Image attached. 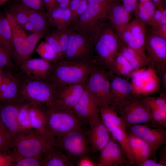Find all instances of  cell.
Instances as JSON below:
<instances>
[{"label":"cell","mask_w":166,"mask_h":166,"mask_svg":"<svg viewBox=\"0 0 166 166\" xmlns=\"http://www.w3.org/2000/svg\"><path fill=\"white\" fill-rule=\"evenodd\" d=\"M137 0H122V5L125 10L129 13L134 12Z\"/></svg>","instance_id":"816d5d0a"},{"label":"cell","mask_w":166,"mask_h":166,"mask_svg":"<svg viewBox=\"0 0 166 166\" xmlns=\"http://www.w3.org/2000/svg\"><path fill=\"white\" fill-rule=\"evenodd\" d=\"M1 11L0 10V15ZM1 28H0V44L1 45Z\"/></svg>","instance_id":"be15d7a7"},{"label":"cell","mask_w":166,"mask_h":166,"mask_svg":"<svg viewBox=\"0 0 166 166\" xmlns=\"http://www.w3.org/2000/svg\"><path fill=\"white\" fill-rule=\"evenodd\" d=\"M111 137L120 145L130 165H135L129 145L127 128L115 125H105Z\"/></svg>","instance_id":"d4e9b609"},{"label":"cell","mask_w":166,"mask_h":166,"mask_svg":"<svg viewBox=\"0 0 166 166\" xmlns=\"http://www.w3.org/2000/svg\"><path fill=\"white\" fill-rule=\"evenodd\" d=\"M11 56L8 51L0 44V69L3 70L10 66Z\"/></svg>","instance_id":"ee69618b"},{"label":"cell","mask_w":166,"mask_h":166,"mask_svg":"<svg viewBox=\"0 0 166 166\" xmlns=\"http://www.w3.org/2000/svg\"><path fill=\"white\" fill-rule=\"evenodd\" d=\"M140 166H161L160 165L156 160L148 159L144 161Z\"/></svg>","instance_id":"9f6ffc18"},{"label":"cell","mask_w":166,"mask_h":166,"mask_svg":"<svg viewBox=\"0 0 166 166\" xmlns=\"http://www.w3.org/2000/svg\"><path fill=\"white\" fill-rule=\"evenodd\" d=\"M81 0H71L69 6V8L72 13V17L77 10Z\"/></svg>","instance_id":"f5cc1de1"},{"label":"cell","mask_w":166,"mask_h":166,"mask_svg":"<svg viewBox=\"0 0 166 166\" xmlns=\"http://www.w3.org/2000/svg\"><path fill=\"white\" fill-rule=\"evenodd\" d=\"M13 166H42V157H24L11 150Z\"/></svg>","instance_id":"d590c367"},{"label":"cell","mask_w":166,"mask_h":166,"mask_svg":"<svg viewBox=\"0 0 166 166\" xmlns=\"http://www.w3.org/2000/svg\"><path fill=\"white\" fill-rule=\"evenodd\" d=\"M54 62L43 58L30 59L20 65L21 72L31 80L46 81Z\"/></svg>","instance_id":"9a60e30c"},{"label":"cell","mask_w":166,"mask_h":166,"mask_svg":"<svg viewBox=\"0 0 166 166\" xmlns=\"http://www.w3.org/2000/svg\"><path fill=\"white\" fill-rule=\"evenodd\" d=\"M51 144L73 162L88 155L91 151L87 134L81 127L54 137L51 140Z\"/></svg>","instance_id":"8992f818"},{"label":"cell","mask_w":166,"mask_h":166,"mask_svg":"<svg viewBox=\"0 0 166 166\" xmlns=\"http://www.w3.org/2000/svg\"><path fill=\"white\" fill-rule=\"evenodd\" d=\"M152 122L151 124L166 127V107L158 108L150 110Z\"/></svg>","instance_id":"ab89813d"},{"label":"cell","mask_w":166,"mask_h":166,"mask_svg":"<svg viewBox=\"0 0 166 166\" xmlns=\"http://www.w3.org/2000/svg\"><path fill=\"white\" fill-rule=\"evenodd\" d=\"M128 134L129 145L135 164L140 166L143 162L151 158L155 153L144 141L128 132Z\"/></svg>","instance_id":"cb8c5ba5"},{"label":"cell","mask_w":166,"mask_h":166,"mask_svg":"<svg viewBox=\"0 0 166 166\" xmlns=\"http://www.w3.org/2000/svg\"><path fill=\"white\" fill-rule=\"evenodd\" d=\"M85 86L86 89L97 101L99 107L108 105L111 94L107 69L97 64L86 81Z\"/></svg>","instance_id":"30bf717a"},{"label":"cell","mask_w":166,"mask_h":166,"mask_svg":"<svg viewBox=\"0 0 166 166\" xmlns=\"http://www.w3.org/2000/svg\"><path fill=\"white\" fill-rule=\"evenodd\" d=\"M154 4L155 7L157 8L163 7L162 0H151Z\"/></svg>","instance_id":"91938a15"},{"label":"cell","mask_w":166,"mask_h":166,"mask_svg":"<svg viewBox=\"0 0 166 166\" xmlns=\"http://www.w3.org/2000/svg\"><path fill=\"white\" fill-rule=\"evenodd\" d=\"M88 4L87 0H81L77 10L72 17L71 24L75 22L85 11L87 7Z\"/></svg>","instance_id":"c3c4849f"},{"label":"cell","mask_w":166,"mask_h":166,"mask_svg":"<svg viewBox=\"0 0 166 166\" xmlns=\"http://www.w3.org/2000/svg\"><path fill=\"white\" fill-rule=\"evenodd\" d=\"M1 28V45L6 49L12 55V32L9 20L6 15L1 12L0 15Z\"/></svg>","instance_id":"4dcf8cb0"},{"label":"cell","mask_w":166,"mask_h":166,"mask_svg":"<svg viewBox=\"0 0 166 166\" xmlns=\"http://www.w3.org/2000/svg\"><path fill=\"white\" fill-rule=\"evenodd\" d=\"M97 166H116L130 165L118 144L111 137L100 151Z\"/></svg>","instance_id":"2e32d148"},{"label":"cell","mask_w":166,"mask_h":166,"mask_svg":"<svg viewBox=\"0 0 166 166\" xmlns=\"http://www.w3.org/2000/svg\"><path fill=\"white\" fill-rule=\"evenodd\" d=\"M27 113L26 129L34 130L45 134L46 115L43 107L29 102Z\"/></svg>","instance_id":"603a6c76"},{"label":"cell","mask_w":166,"mask_h":166,"mask_svg":"<svg viewBox=\"0 0 166 166\" xmlns=\"http://www.w3.org/2000/svg\"><path fill=\"white\" fill-rule=\"evenodd\" d=\"M94 60L108 70L119 53L122 43L110 24L105 23L92 38Z\"/></svg>","instance_id":"7a4b0ae2"},{"label":"cell","mask_w":166,"mask_h":166,"mask_svg":"<svg viewBox=\"0 0 166 166\" xmlns=\"http://www.w3.org/2000/svg\"><path fill=\"white\" fill-rule=\"evenodd\" d=\"M156 73L160 82V94L166 93V68Z\"/></svg>","instance_id":"7dc6e473"},{"label":"cell","mask_w":166,"mask_h":166,"mask_svg":"<svg viewBox=\"0 0 166 166\" xmlns=\"http://www.w3.org/2000/svg\"><path fill=\"white\" fill-rule=\"evenodd\" d=\"M88 122L89 127L86 134L91 150L93 153L100 152L110 140V134L99 115L92 117Z\"/></svg>","instance_id":"5bb4252c"},{"label":"cell","mask_w":166,"mask_h":166,"mask_svg":"<svg viewBox=\"0 0 166 166\" xmlns=\"http://www.w3.org/2000/svg\"><path fill=\"white\" fill-rule=\"evenodd\" d=\"M19 107V103L0 105V120L12 137L22 131L18 120Z\"/></svg>","instance_id":"44dd1931"},{"label":"cell","mask_w":166,"mask_h":166,"mask_svg":"<svg viewBox=\"0 0 166 166\" xmlns=\"http://www.w3.org/2000/svg\"><path fill=\"white\" fill-rule=\"evenodd\" d=\"M97 65L94 60H61L54 63L51 72L46 81L55 89L85 82Z\"/></svg>","instance_id":"6da1fadb"},{"label":"cell","mask_w":166,"mask_h":166,"mask_svg":"<svg viewBox=\"0 0 166 166\" xmlns=\"http://www.w3.org/2000/svg\"><path fill=\"white\" fill-rule=\"evenodd\" d=\"M37 53L42 58L54 63L60 61L56 52L49 44L42 42L36 48Z\"/></svg>","instance_id":"8d00e7d4"},{"label":"cell","mask_w":166,"mask_h":166,"mask_svg":"<svg viewBox=\"0 0 166 166\" xmlns=\"http://www.w3.org/2000/svg\"><path fill=\"white\" fill-rule=\"evenodd\" d=\"M10 151L0 152V166H13V158Z\"/></svg>","instance_id":"bcb514c9"},{"label":"cell","mask_w":166,"mask_h":166,"mask_svg":"<svg viewBox=\"0 0 166 166\" xmlns=\"http://www.w3.org/2000/svg\"><path fill=\"white\" fill-rule=\"evenodd\" d=\"M6 15L9 20L11 28L13 50L14 49L23 42L28 35L22 26L17 23L9 13L6 12Z\"/></svg>","instance_id":"e575fe53"},{"label":"cell","mask_w":166,"mask_h":166,"mask_svg":"<svg viewBox=\"0 0 166 166\" xmlns=\"http://www.w3.org/2000/svg\"><path fill=\"white\" fill-rule=\"evenodd\" d=\"M13 137L0 120V152H7L12 147Z\"/></svg>","instance_id":"74e56055"},{"label":"cell","mask_w":166,"mask_h":166,"mask_svg":"<svg viewBox=\"0 0 166 166\" xmlns=\"http://www.w3.org/2000/svg\"><path fill=\"white\" fill-rule=\"evenodd\" d=\"M21 26L25 31H28L31 34L36 33L33 26L29 21Z\"/></svg>","instance_id":"6f0895ef"},{"label":"cell","mask_w":166,"mask_h":166,"mask_svg":"<svg viewBox=\"0 0 166 166\" xmlns=\"http://www.w3.org/2000/svg\"><path fill=\"white\" fill-rule=\"evenodd\" d=\"M27 15L28 21L33 26L36 33L45 34L50 26L46 12L28 8Z\"/></svg>","instance_id":"83f0119b"},{"label":"cell","mask_w":166,"mask_h":166,"mask_svg":"<svg viewBox=\"0 0 166 166\" xmlns=\"http://www.w3.org/2000/svg\"><path fill=\"white\" fill-rule=\"evenodd\" d=\"M140 2H142V1H148V0H139Z\"/></svg>","instance_id":"e7e4bbea"},{"label":"cell","mask_w":166,"mask_h":166,"mask_svg":"<svg viewBox=\"0 0 166 166\" xmlns=\"http://www.w3.org/2000/svg\"><path fill=\"white\" fill-rule=\"evenodd\" d=\"M55 89L45 81L31 80L25 82L20 91L21 101H26L43 107L53 105Z\"/></svg>","instance_id":"ba28073f"},{"label":"cell","mask_w":166,"mask_h":166,"mask_svg":"<svg viewBox=\"0 0 166 166\" xmlns=\"http://www.w3.org/2000/svg\"><path fill=\"white\" fill-rule=\"evenodd\" d=\"M94 55L92 39L71 27L68 44L62 60L74 61L94 60Z\"/></svg>","instance_id":"9c48e42d"},{"label":"cell","mask_w":166,"mask_h":166,"mask_svg":"<svg viewBox=\"0 0 166 166\" xmlns=\"http://www.w3.org/2000/svg\"><path fill=\"white\" fill-rule=\"evenodd\" d=\"M111 3H88L85 11L71 24V28L92 39L108 20L109 9Z\"/></svg>","instance_id":"5b68a950"},{"label":"cell","mask_w":166,"mask_h":166,"mask_svg":"<svg viewBox=\"0 0 166 166\" xmlns=\"http://www.w3.org/2000/svg\"><path fill=\"white\" fill-rule=\"evenodd\" d=\"M165 128L152 124H137L127 127L129 133L141 139L150 146L155 153L166 142Z\"/></svg>","instance_id":"8fae6325"},{"label":"cell","mask_w":166,"mask_h":166,"mask_svg":"<svg viewBox=\"0 0 166 166\" xmlns=\"http://www.w3.org/2000/svg\"><path fill=\"white\" fill-rule=\"evenodd\" d=\"M70 30V26L62 29H56L55 30L63 56L66 49Z\"/></svg>","instance_id":"b9f144b4"},{"label":"cell","mask_w":166,"mask_h":166,"mask_svg":"<svg viewBox=\"0 0 166 166\" xmlns=\"http://www.w3.org/2000/svg\"><path fill=\"white\" fill-rule=\"evenodd\" d=\"M18 89V80L12 75L5 89L0 94V101L4 103H19L20 102L17 98Z\"/></svg>","instance_id":"1f68e13d"},{"label":"cell","mask_w":166,"mask_h":166,"mask_svg":"<svg viewBox=\"0 0 166 166\" xmlns=\"http://www.w3.org/2000/svg\"><path fill=\"white\" fill-rule=\"evenodd\" d=\"M108 71L125 78L130 77L134 71L128 61L120 53L115 57Z\"/></svg>","instance_id":"f546056e"},{"label":"cell","mask_w":166,"mask_h":166,"mask_svg":"<svg viewBox=\"0 0 166 166\" xmlns=\"http://www.w3.org/2000/svg\"><path fill=\"white\" fill-rule=\"evenodd\" d=\"M166 24V10L163 7L157 8L148 24L151 27Z\"/></svg>","instance_id":"7bdbcfd3"},{"label":"cell","mask_w":166,"mask_h":166,"mask_svg":"<svg viewBox=\"0 0 166 166\" xmlns=\"http://www.w3.org/2000/svg\"><path fill=\"white\" fill-rule=\"evenodd\" d=\"M77 164L78 166H97V163L94 162L88 155L80 157L77 160Z\"/></svg>","instance_id":"f907efd6"},{"label":"cell","mask_w":166,"mask_h":166,"mask_svg":"<svg viewBox=\"0 0 166 166\" xmlns=\"http://www.w3.org/2000/svg\"><path fill=\"white\" fill-rule=\"evenodd\" d=\"M131 18L130 14L125 10L118 0L114 1L110 5L108 20L117 34L128 25Z\"/></svg>","instance_id":"ffe728a7"},{"label":"cell","mask_w":166,"mask_h":166,"mask_svg":"<svg viewBox=\"0 0 166 166\" xmlns=\"http://www.w3.org/2000/svg\"><path fill=\"white\" fill-rule=\"evenodd\" d=\"M145 49L155 72L166 68V39L146 31Z\"/></svg>","instance_id":"7c38bea8"},{"label":"cell","mask_w":166,"mask_h":166,"mask_svg":"<svg viewBox=\"0 0 166 166\" xmlns=\"http://www.w3.org/2000/svg\"><path fill=\"white\" fill-rule=\"evenodd\" d=\"M44 108L46 115V133L51 142L54 137L81 127V121L72 110L53 106Z\"/></svg>","instance_id":"277c9868"},{"label":"cell","mask_w":166,"mask_h":166,"mask_svg":"<svg viewBox=\"0 0 166 166\" xmlns=\"http://www.w3.org/2000/svg\"><path fill=\"white\" fill-rule=\"evenodd\" d=\"M28 7L21 3L17 2L12 4L6 11L19 25L22 26L28 21Z\"/></svg>","instance_id":"836d02e7"},{"label":"cell","mask_w":166,"mask_h":166,"mask_svg":"<svg viewBox=\"0 0 166 166\" xmlns=\"http://www.w3.org/2000/svg\"><path fill=\"white\" fill-rule=\"evenodd\" d=\"M109 71L112 100L111 105L113 107L134 95L132 85L127 79Z\"/></svg>","instance_id":"ac0fdd59"},{"label":"cell","mask_w":166,"mask_h":166,"mask_svg":"<svg viewBox=\"0 0 166 166\" xmlns=\"http://www.w3.org/2000/svg\"><path fill=\"white\" fill-rule=\"evenodd\" d=\"M126 126L149 124L152 122L150 109L140 97L133 95L113 107Z\"/></svg>","instance_id":"52a82bcc"},{"label":"cell","mask_w":166,"mask_h":166,"mask_svg":"<svg viewBox=\"0 0 166 166\" xmlns=\"http://www.w3.org/2000/svg\"><path fill=\"white\" fill-rule=\"evenodd\" d=\"M45 8L46 9V12H48L54 7L55 0H42Z\"/></svg>","instance_id":"11a10c76"},{"label":"cell","mask_w":166,"mask_h":166,"mask_svg":"<svg viewBox=\"0 0 166 166\" xmlns=\"http://www.w3.org/2000/svg\"><path fill=\"white\" fill-rule=\"evenodd\" d=\"M140 98L150 110L156 108L166 107V93L161 94L157 97L147 96Z\"/></svg>","instance_id":"f35d334b"},{"label":"cell","mask_w":166,"mask_h":166,"mask_svg":"<svg viewBox=\"0 0 166 166\" xmlns=\"http://www.w3.org/2000/svg\"><path fill=\"white\" fill-rule=\"evenodd\" d=\"M0 104H1L0 103Z\"/></svg>","instance_id":"03108f58"},{"label":"cell","mask_w":166,"mask_h":166,"mask_svg":"<svg viewBox=\"0 0 166 166\" xmlns=\"http://www.w3.org/2000/svg\"><path fill=\"white\" fill-rule=\"evenodd\" d=\"M72 110L81 121H87L99 115V105L96 99L85 88Z\"/></svg>","instance_id":"e0dca14e"},{"label":"cell","mask_w":166,"mask_h":166,"mask_svg":"<svg viewBox=\"0 0 166 166\" xmlns=\"http://www.w3.org/2000/svg\"><path fill=\"white\" fill-rule=\"evenodd\" d=\"M146 25L136 17L130 22L129 25L131 30V37L126 46L148 58L145 49Z\"/></svg>","instance_id":"d6986e66"},{"label":"cell","mask_w":166,"mask_h":166,"mask_svg":"<svg viewBox=\"0 0 166 166\" xmlns=\"http://www.w3.org/2000/svg\"><path fill=\"white\" fill-rule=\"evenodd\" d=\"M119 53L128 61L134 71L147 66H150L148 58L123 44Z\"/></svg>","instance_id":"f1b7e54d"},{"label":"cell","mask_w":166,"mask_h":166,"mask_svg":"<svg viewBox=\"0 0 166 166\" xmlns=\"http://www.w3.org/2000/svg\"><path fill=\"white\" fill-rule=\"evenodd\" d=\"M156 7L152 0L137 3L134 12L135 17L148 24L156 10Z\"/></svg>","instance_id":"d6a6232c"},{"label":"cell","mask_w":166,"mask_h":166,"mask_svg":"<svg viewBox=\"0 0 166 166\" xmlns=\"http://www.w3.org/2000/svg\"><path fill=\"white\" fill-rule=\"evenodd\" d=\"M51 145L45 134L36 130H25L13 137L10 150L24 157H42Z\"/></svg>","instance_id":"3957f363"},{"label":"cell","mask_w":166,"mask_h":166,"mask_svg":"<svg viewBox=\"0 0 166 166\" xmlns=\"http://www.w3.org/2000/svg\"><path fill=\"white\" fill-rule=\"evenodd\" d=\"M42 166H72L73 162L58 148L50 146L43 153Z\"/></svg>","instance_id":"484cf974"},{"label":"cell","mask_w":166,"mask_h":166,"mask_svg":"<svg viewBox=\"0 0 166 166\" xmlns=\"http://www.w3.org/2000/svg\"><path fill=\"white\" fill-rule=\"evenodd\" d=\"M45 34L34 33L28 35L22 43L13 49L12 54L19 65H20L30 59L37 43Z\"/></svg>","instance_id":"7402d4cb"},{"label":"cell","mask_w":166,"mask_h":166,"mask_svg":"<svg viewBox=\"0 0 166 166\" xmlns=\"http://www.w3.org/2000/svg\"><path fill=\"white\" fill-rule=\"evenodd\" d=\"M50 26L61 29L71 26L72 13L68 7H54L46 12Z\"/></svg>","instance_id":"4316f807"},{"label":"cell","mask_w":166,"mask_h":166,"mask_svg":"<svg viewBox=\"0 0 166 166\" xmlns=\"http://www.w3.org/2000/svg\"><path fill=\"white\" fill-rule=\"evenodd\" d=\"M116 0H87L88 3L110 4Z\"/></svg>","instance_id":"680465c9"},{"label":"cell","mask_w":166,"mask_h":166,"mask_svg":"<svg viewBox=\"0 0 166 166\" xmlns=\"http://www.w3.org/2000/svg\"><path fill=\"white\" fill-rule=\"evenodd\" d=\"M3 75V70L0 69V87Z\"/></svg>","instance_id":"94428289"},{"label":"cell","mask_w":166,"mask_h":166,"mask_svg":"<svg viewBox=\"0 0 166 166\" xmlns=\"http://www.w3.org/2000/svg\"><path fill=\"white\" fill-rule=\"evenodd\" d=\"M8 0H0V7L6 2Z\"/></svg>","instance_id":"6125c7cd"},{"label":"cell","mask_w":166,"mask_h":166,"mask_svg":"<svg viewBox=\"0 0 166 166\" xmlns=\"http://www.w3.org/2000/svg\"><path fill=\"white\" fill-rule=\"evenodd\" d=\"M85 83L86 81L55 89L52 106L72 110L85 90Z\"/></svg>","instance_id":"4fadbf2b"},{"label":"cell","mask_w":166,"mask_h":166,"mask_svg":"<svg viewBox=\"0 0 166 166\" xmlns=\"http://www.w3.org/2000/svg\"><path fill=\"white\" fill-rule=\"evenodd\" d=\"M25 6L30 8L45 10V7L42 0H16Z\"/></svg>","instance_id":"f6af8a7d"},{"label":"cell","mask_w":166,"mask_h":166,"mask_svg":"<svg viewBox=\"0 0 166 166\" xmlns=\"http://www.w3.org/2000/svg\"><path fill=\"white\" fill-rule=\"evenodd\" d=\"M71 1V0H55L54 8L60 7L65 8L68 7Z\"/></svg>","instance_id":"db71d44e"},{"label":"cell","mask_w":166,"mask_h":166,"mask_svg":"<svg viewBox=\"0 0 166 166\" xmlns=\"http://www.w3.org/2000/svg\"><path fill=\"white\" fill-rule=\"evenodd\" d=\"M45 42L50 45L54 50L60 60H62L63 54L61 51L55 30L47 32L45 36Z\"/></svg>","instance_id":"60d3db41"},{"label":"cell","mask_w":166,"mask_h":166,"mask_svg":"<svg viewBox=\"0 0 166 166\" xmlns=\"http://www.w3.org/2000/svg\"><path fill=\"white\" fill-rule=\"evenodd\" d=\"M150 31L158 36L166 39V24H159L151 27Z\"/></svg>","instance_id":"681fc988"}]
</instances>
